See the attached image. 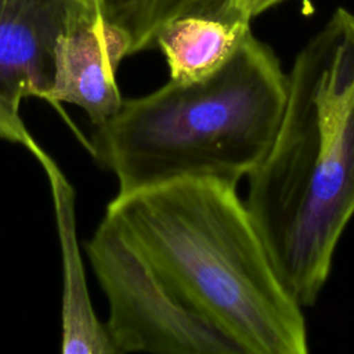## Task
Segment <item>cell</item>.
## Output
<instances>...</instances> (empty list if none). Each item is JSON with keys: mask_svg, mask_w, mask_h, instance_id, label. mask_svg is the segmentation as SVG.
Returning a JSON list of instances; mask_svg holds the SVG:
<instances>
[{"mask_svg": "<svg viewBox=\"0 0 354 354\" xmlns=\"http://www.w3.org/2000/svg\"><path fill=\"white\" fill-rule=\"evenodd\" d=\"M286 75L281 122L245 203L285 286L308 307L354 216V14L337 8Z\"/></svg>", "mask_w": 354, "mask_h": 354, "instance_id": "6da1fadb", "label": "cell"}, {"mask_svg": "<svg viewBox=\"0 0 354 354\" xmlns=\"http://www.w3.org/2000/svg\"><path fill=\"white\" fill-rule=\"evenodd\" d=\"M105 217L243 354L308 353L303 307L281 279L236 184L192 177L118 192Z\"/></svg>", "mask_w": 354, "mask_h": 354, "instance_id": "7a4b0ae2", "label": "cell"}, {"mask_svg": "<svg viewBox=\"0 0 354 354\" xmlns=\"http://www.w3.org/2000/svg\"><path fill=\"white\" fill-rule=\"evenodd\" d=\"M286 90L279 59L249 32L206 79L169 80L123 100L113 116L95 124L90 149L116 176L119 194L192 177L238 184L267 153Z\"/></svg>", "mask_w": 354, "mask_h": 354, "instance_id": "3957f363", "label": "cell"}, {"mask_svg": "<svg viewBox=\"0 0 354 354\" xmlns=\"http://www.w3.org/2000/svg\"><path fill=\"white\" fill-rule=\"evenodd\" d=\"M86 250L108 299L105 330L113 353L243 354L228 335L167 285L108 217Z\"/></svg>", "mask_w": 354, "mask_h": 354, "instance_id": "277c9868", "label": "cell"}, {"mask_svg": "<svg viewBox=\"0 0 354 354\" xmlns=\"http://www.w3.org/2000/svg\"><path fill=\"white\" fill-rule=\"evenodd\" d=\"M94 14V0H0V138L30 152L39 147L22 122L21 102H50L57 47Z\"/></svg>", "mask_w": 354, "mask_h": 354, "instance_id": "5b68a950", "label": "cell"}, {"mask_svg": "<svg viewBox=\"0 0 354 354\" xmlns=\"http://www.w3.org/2000/svg\"><path fill=\"white\" fill-rule=\"evenodd\" d=\"M130 54L127 39L98 14L84 18L57 47L50 102L75 104L94 124L105 122L123 104L116 73Z\"/></svg>", "mask_w": 354, "mask_h": 354, "instance_id": "8992f818", "label": "cell"}, {"mask_svg": "<svg viewBox=\"0 0 354 354\" xmlns=\"http://www.w3.org/2000/svg\"><path fill=\"white\" fill-rule=\"evenodd\" d=\"M94 4L98 17L127 39L131 54L155 47L158 33L176 19L250 22L246 0H94Z\"/></svg>", "mask_w": 354, "mask_h": 354, "instance_id": "52a82bcc", "label": "cell"}, {"mask_svg": "<svg viewBox=\"0 0 354 354\" xmlns=\"http://www.w3.org/2000/svg\"><path fill=\"white\" fill-rule=\"evenodd\" d=\"M250 26L206 18H181L166 25L155 46L163 53L169 80L198 82L217 72L238 50Z\"/></svg>", "mask_w": 354, "mask_h": 354, "instance_id": "ba28073f", "label": "cell"}, {"mask_svg": "<svg viewBox=\"0 0 354 354\" xmlns=\"http://www.w3.org/2000/svg\"><path fill=\"white\" fill-rule=\"evenodd\" d=\"M285 0H248V14L250 19L253 17H257L259 14L264 12L266 10L282 3Z\"/></svg>", "mask_w": 354, "mask_h": 354, "instance_id": "9c48e42d", "label": "cell"}, {"mask_svg": "<svg viewBox=\"0 0 354 354\" xmlns=\"http://www.w3.org/2000/svg\"><path fill=\"white\" fill-rule=\"evenodd\" d=\"M246 10H248V0H246Z\"/></svg>", "mask_w": 354, "mask_h": 354, "instance_id": "30bf717a", "label": "cell"}]
</instances>
